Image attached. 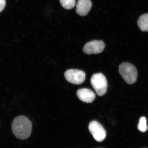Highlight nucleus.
<instances>
[{"label": "nucleus", "instance_id": "obj_9", "mask_svg": "<svg viewBox=\"0 0 148 148\" xmlns=\"http://www.w3.org/2000/svg\"><path fill=\"white\" fill-rule=\"evenodd\" d=\"M138 25L141 31L148 32V13L143 14L139 17Z\"/></svg>", "mask_w": 148, "mask_h": 148}, {"label": "nucleus", "instance_id": "obj_4", "mask_svg": "<svg viewBox=\"0 0 148 148\" xmlns=\"http://www.w3.org/2000/svg\"><path fill=\"white\" fill-rule=\"evenodd\" d=\"M64 75L67 81L74 84H81L84 82L86 79L85 73L77 69L67 70Z\"/></svg>", "mask_w": 148, "mask_h": 148}, {"label": "nucleus", "instance_id": "obj_11", "mask_svg": "<svg viewBox=\"0 0 148 148\" xmlns=\"http://www.w3.org/2000/svg\"><path fill=\"white\" fill-rule=\"evenodd\" d=\"M138 129L142 132H145L148 130V126L147 124V120L145 117L140 118L138 125Z\"/></svg>", "mask_w": 148, "mask_h": 148}, {"label": "nucleus", "instance_id": "obj_12", "mask_svg": "<svg viewBox=\"0 0 148 148\" xmlns=\"http://www.w3.org/2000/svg\"><path fill=\"white\" fill-rule=\"evenodd\" d=\"M5 0H0V12H1L5 8Z\"/></svg>", "mask_w": 148, "mask_h": 148}, {"label": "nucleus", "instance_id": "obj_1", "mask_svg": "<svg viewBox=\"0 0 148 148\" xmlns=\"http://www.w3.org/2000/svg\"><path fill=\"white\" fill-rule=\"evenodd\" d=\"M32 123L26 116L17 117L12 122V129L16 138L24 140L29 138L32 131Z\"/></svg>", "mask_w": 148, "mask_h": 148}, {"label": "nucleus", "instance_id": "obj_3", "mask_svg": "<svg viewBox=\"0 0 148 148\" xmlns=\"http://www.w3.org/2000/svg\"><path fill=\"white\" fill-rule=\"evenodd\" d=\"M92 87L99 96L105 95L108 89V82L106 77L99 73L92 75L90 79Z\"/></svg>", "mask_w": 148, "mask_h": 148}, {"label": "nucleus", "instance_id": "obj_6", "mask_svg": "<svg viewBox=\"0 0 148 148\" xmlns=\"http://www.w3.org/2000/svg\"><path fill=\"white\" fill-rule=\"evenodd\" d=\"M105 43L102 40L91 41L85 45L83 51L86 54H98L103 52L105 49Z\"/></svg>", "mask_w": 148, "mask_h": 148}, {"label": "nucleus", "instance_id": "obj_2", "mask_svg": "<svg viewBox=\"0 0 148 148\" xmlns=\"http://www.w3.org/2000/svg\"><path fill=\"white\" fill-rule=\"evenodd\" d=\"M119 72L125 81L128 84L136 82L138 71L134 65L128 63H122L119 66Z\"/></svg>", "mask_w": 148, "mask_h": 148}, {"label": "nucleus", "instance_id": "obj_8", "mask_svg": "<svg viewBox=\"0 0 148 148\" xmlns=\"http://www.w3.org/2000/svg\"><path fill=\"white\" fill-rule=\"evenodd\" d=\"M92 6L90 0H78L76 8V12L80 16H86L91 9Z\"/></svg>", "mask_w": 148, "mask_h": 148}, {"label": "nucleus", "instance_id": "obj_7", "mask_svg": "<svg viewBox=\"0 0 148 148\" xmlns=\"http://www.w3.org/2000/svg\"><path fill=\"white\" fill-rule=\"evenodd\" d=\"M78 98L82 102L86 103H91L95 100V94L92 90L88 88H83L77 91Z\"/></svg>", "mask_w": 148, "mask_h": 148}, {"label": "nucleus", "instance_id": "obj_5", "mask_svg": "<svg viewBox=\"0 0 148 148\" xmlns=\"http://www.w3.org/2000/svg\"><path fill=\"white\" fill-rule=\"evenodd\" d=\"M88 130L96 141L101 142L105 140L106 132L103 126L98 121H92L88 125Z\"/></svg>", "mask_w": 148, "mask_h": 148}, {"label": "nucleus", "instance_id": "obj_10", "mask_svg": "<svg viewBox=\"0 0 148 148\" xmlns=\"http://www.w3.org/2000/svg\"><path fill=\"white\" fill-rule=\"evenodd\" d=\"M61 5L66 10H71L75 5V0H60Z\"/></svg>", "mask_w": 148, "mask_h": 148}]
</instances>
